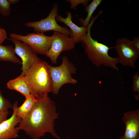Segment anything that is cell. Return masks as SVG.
<instances>
[{
  "label": "cell",
  "mask_w": 139,
  "mask_h": 139,
  "mask_svg": "<svg viewBox=\"0 0 139 139\" xmlns=\"http://www.w3.org/2000/svg\"><path fill=\"white\" fill-rule=\"evenodd\" d=\"M132 88L133 92H139V73L136 72L133 77Z\"/></svg>",
  "instance_id": "19"
},
{
  "label": "cell",
  "mask_w": 139,
  "mask_h": 139,
  "mask_svg": "<svg viewBox=\"0 0 139 139\" xmlns=\"http://www.w3.org/2000/svg\"><path fill=\"white\" fill-rule=\"evenodd\" d=\"M131 42L134 46L138 50H139V38L135 37L131 41Z\"/></svg>",
  "instance_id": "22"
},
{
  "label": "cell",
  "mask_w": 139,
  "mask_h": 139,
  "mask_svg": "<svg viewBox=\"0 0 139 139\" xmlns=\"http://www.w3.org/2000/svg\"><path fill=\"white\" fill-rule=\"evenodd\" d=\"M100 14L99 13L95 17H92L87 26L86 32L81 37L80 42L88 58L93 64L97 67L103 65L118 71L119 70L117 66L119 63L118 59L109 55L108 51L110 48L95 40L91 36V28L95 20Z\"/></svg>",
  "instance_id": "2"
},
{
  "label": "cell",
  "mask_w": 139,
  "mask_h": 139,
  "mask_svg": "<svg viewBox=\"0 0 139 139\" xmlns=\"http://www.w3.org/2000/svg\"><path fill=\"white\" fill-rule=\"evenodd\" d=\"M58 14V5L55 4L48 15L45 18L34 22H30L25 24L28 28L33 29L36 33H42L51 31L62 32L70 36L71 31L66 27H62L57 22L56 18Z\"/></svg>",
  "instance_id": "6"
},
{
  "label": "cell",
  "mask_w": 139,
  "mask_h": 139,
  "mask_svg": "<svg viewBox=\"0 0 139 139\" xmlns=\"http://www.w3.org/2000/svg\"><path fill=\"white\" fill-rule=\"evenodd\" d=\"M67 17L64 18L58 14L56 18L57 22H62L70 28L71 33L70 37L73 38L76 43L80 42L81 37L85 34L87 31V27L82 26L79 27L74 23L72 21V18L71 13L66 12Z\"/></svg>",
  "instance_id": "12"
},
{
  "label": "cell",
  "mask_w": 139,
  "mask_h": 139,
  "mask_svg": "<svg viewBox=\"0 0 139 139\" xmlns=\"http://www.w3.org/2000/svg\"><path fill=\"white\" fill-rule=\"evenodd\" d=\"M13 105L7 99L3 96L0 88V114L9 113L8 109H12Z\"/></svg>",
  "instance_id": "17"
},
{
  "label": "cell",
  "mask_w": 139,
  "mask_h": 139,
  "mask_svg": "<svg viewBox=\"0 0 139 139\" xmlns=\"http://www.w3.org/2000/svg\"><path fill=\"white\" fill-rule=\"evenodd\" d=\"M10 5L8 0H0V14L5 17L9 16L11 12Z\"/></svg>",
  "instance_id": "18"
},
{
  "label": "cell",
  "mask_w": 139,
  "mask_h": 139,
  "mask_svg": "<svg viewBox=\"0 0 139 139\" xmlns=\"http://www.w3.org/2000/svg\"><path fill=\"white\" fill-rule=\"evenodd\" d=\"M71 3V8L74 9L77 5L82 4L84 5H87L89 3V1L88 0H69L67 1Z\"/></svg>",
  "instance_id": "20"
},
{
  "label": "cell",
  "mask_w": 139,
  "mask_h": 139,
  "mask_svg": "<svg viewBox=\"0 0 139 139\" xmlns=\"http://www.w3.org/2000/svg\"><path fill=\"white\" fill-rule=\"evenodd\" d=\"M36 101L32 110L25 118L21 119L17 127L33 139H39L47 133L58 139L54 129V122L58 117L55 103L44 94L36 97Z\"/></svg>",
  "instance_id": "1"
},
{
  "label": "cell",
  "mask_w": 139,
  "mask_h": 139,
  "mask_svg": "<svg viewBox=\"0 0 139 139\" xmlns=\"http://www.w3.org/2000/svg\"><path fill=\"white\" fill-rule=\"evenodd\" d=\"M102 1V0H93L90 4L86 6L85 10L87 13L86 18L84 19L82 18L79 19L82 26L86 27L89 24L93 13Z\"/></svg>",
  "instance_id": "16"
},
{
  "label": "cell",
  "mask_w": 139,
  "mask_h": 139,
  "mask_svg": "<svg viewBox=\"0 0 139 139\" xmlns=\"http://www.w3.org/2000/svg\"><path fill=\"white\" fill-rule=\"evenodd\" d=\"M15 54L14 49L12 46H3L0 44V61L21 65V61Z\"/></svg>",
  "instance_id": "15"
},
{
  "label": "cell",
  "mask_w": 139,
  "mask_h": 139,
  "mask_svg": "<svg viewBox=\"0 0 139 139\" xmlns=\"http://www.w3.org/2000/svg\"><path fill=\"white\" fill-rule=\"evenodd\" d=\"M52 36L50 48L46 56L55 64L60 54L74 49L76 43L73 38L61 32L54 31Z\"/></svg>",
  "instance_id": "8"
},
{
  "label": "cell",
  "mask_w": 139,
  "mask_h": 139,
  "mask_svg": "<svg viewBox=\"0 0 139 139\" xmlns=\"http://www.w3.org/2000/svg\"><path fill=\"white\" fill-rule=\"evenodd\" d=\"M115 49L119 63L124 66L135 67V63L139 57V50L134 46L131 40L126 37L117 39Z\"/></svg>",
  "instance_id": "7"
},
{
  "label": "cell",
  "mask_w": 139,
  "mask_h": 139,
  "mask_svg": "<svg viewBox=\"0 0 139 139\" xmlns=\"http://www.w3.org/2000/svg\"><path fill=\"white\" fill-rule=\"evenodd\" d=\"M49 65L45 61L42 60L30 68L25 74L30 93L36 98L52 92Z\"/></svg>",
  "instance_id": "3"
},
{
  "label": "cell",
  "mask_w": 139,
  "mask_h": 139,
  "mask_svg": "<svg viewBox=\"0 0 139 139\" xmlns=\"http://www.w3.org/2000/svg\"><path fill=\"white\" fill-rule=\"evenodd\" d=\"M10 5L16 4L20 2L19 0H8Z\"/></svg>",
  "instance_id": "24"
},
{
  "label": "cell",
  "mask_w": 139,
  "mask_h": 139,
  "mask_svg": "<svg viewBox=\"0 0 139 139\" xmlns=\"http://www.w3.org/2000/svg\"><path fill=\"white\" fill-rule=\"evenodd\" d=\"M49 70L52 83L53 93L57 94L63 85L66 84H75L77 81L73 78L72 75L75 73L77 68L66 56L62 58V63L58 66L49 65Z\"/></svg>",
  "instance_id": "4"
},
{
  "label": "cell",
  "mask_w": 139,
  "mask_h": 139,
  "mask_svg": "<svg viewBox=\"0 0 139 139\" xmlns=\"http://www.w3.org/2000/svg\"><path fill=\"white\" fill-rule=\"evenodd\" d=\"M7 33L5 30L3 28H0V44H2L7 39Z\"/></svg>",
  "instance_id": "21"
},
{
  "label": "cell",
  "mask_w": 139,
  "mask_h": 139,
  "mask_svg": "<svg viewBox=\"0 0 139 139\" xmlns=\"http://www.w3.org/2000/svg\"><path fill=\"white\" fill-rule=\"evenodd\" d=\"M21 119L15 115L14 111L11 117L0 124V139H12L19 137L16 125Z\"/></svg>",
  "instance_id": "11"
},
{
  "label": "cell",
  "mask_w": 139,
  "mask_h": 139,
  "mask_svg": "<svg viewBox=\"0 0 139 139\" xmlns=\"http://www.w3.org/2000/svg\"><path fill=\"white\" fill-rule=\"evenodd\" d=\"M7 114H0V124L7 119Z\"/></svg>",
  "instance_id": "23"
},
{
  "label": "cell",
  "mask_w": 139,
  "mask_h": 139,
  "mask_svg": "<svg viewBox=\"0 0 139 139\" xmlns=\"http://www.w3.org/2000/svg\"><path fill=\"white\" fill-rule=\"evenodd\" d=\"M7 39L14 44L15 54L21 59L22 65L21 74L25 75L27 71L30 68L42 61L25 43L10 38Z\"/></svg>",
  "instance_id": "9"
},
{
  "label": "cell",
  "mask_w": 139,
  "mask_h": 139,
  "mask_svg": "<svg viewBox=\"0 0 139 139\" xmlns=\"http://www.w3.org/2000/svg\"><path fill=\"white\" fill-rule=\"evenodd\" d=\"M122 120L125 131L119 139H139V110L126 112Z\"/></svg>",
  "instance_id": "10"
},
{
  "label": "cell",
  "mask_w": 139,
  "mask_h": 139,
  "mask_svg": "<svg viewBox=\"0 0 139 139\" xmlns=\"http://www.w3.org/2000/svg\"><path fill=\"white\" fill-rule=\"evenodd\" d=\"M139 94L136 95H135V97L136 99H137V100H139Z\"/></svg>",
  "instance_id": "25"
},
{
  "label": "cell",
  "mask_w": 139,
  "mask_h": 139,
  "mask_svg": "<svg viewBox=\"0 0 139 139\" xmlns=\"http://www.w3.org/2000/svg\"><path fill=\"white\" fill-rule=\"evenodd\" d=\"M36 98L30 94L25 98V100L20 107H18V102L16 101L13 105L12 109L15 115L21 119L25 118L30 113L36 101Z\"/></svg>",
  "instance_id": "13"
},
{
  "label": "cell",
  "mask_w": 139,
  "mask_h": 139,
  "mask_svg": "<svg viewBox=\"0 0 139 139\" xmlns=\"http://www.w3.org/2000/svg\"><path fill=\"white\" fill-rule=\"evenodd\" d=\"M6 86L9 89L20 93L25 98L31 94L25 75L21 74L15 78L9 81L7 83Z\"/></svg>",
  "instance_id": "14"
},
{
  "label": "cell",
  "mask_w": 139,
  "mask_h": 139,
  "mask_svg": "<svg viewBox=\"0 0 139 139\" xmlns=\"http://www.w3.org/2000/svg\"><path fill=\"white\" fill-rule=\"evenodd\" d=\"M1 27V24H0V28Z\"/></svg>",
  "instance_id": "26"
},
{
  "label": "cell",
  "mask_w": 139,
  "mask_h": 139,
  "mask_svg": "<svg viewBox=\"0 0 139 139\" xmlns=\"http://www.w3.org/2000/svg\"><path fill=\"white\" fill-rule=\"evenodd\" d=\"M10 38L18 40L27 44L36 54L46 55L52 41V35L48 36L42 33H32L23 36L11 33Z\"/></svg>",
  "instance_id": "5"
}]
</instances>
